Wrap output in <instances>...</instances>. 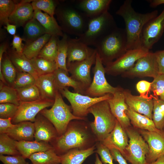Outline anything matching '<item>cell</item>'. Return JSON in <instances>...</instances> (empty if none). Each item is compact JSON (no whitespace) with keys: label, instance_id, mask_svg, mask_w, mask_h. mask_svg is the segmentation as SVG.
Masks as SVG:
<instances>
[{"label":"cell","instance_id":"6f0895ef","mask_svg":"<svg viewBox=\"0 0 164 164\" xmlns=\"http://www.w3.org/2000/svg\"><path fill=\"white\" fill-rule=\"evenodd\" d=\"M150 2V6L152 7H155L162 4H164V0H151Z\"/></svg>","mask_w":164,"mask_h":164},{"label":"cell","instance_id":"11a10c76","mask_svg":"<svg viewBox=\"0 0 164 164\" xmlns=\"http://www.w3.org/2000/svg\"><path fill=\"white\" fill-rule=\"evenodd\" d=\"M110 150L113 159L119 164H128L126 159L119 151L115 149Z\"/></svg>","mask_w":164,"mask_h":164},{"label":"cell","instance_id":"b9f144b4","mask_svg":"<svg viewBox=\"0 0 164 164\" xmlns=\"http://www.w3.org/2000/svg\"><path fill=\"white\" fill-rule=\"evenodd\" d=\"M58 39V36H51L40 52L38 56L55 61L57 53Z\"/></svg>","mask_w":164,"mask_h":164},{"label":"cell","instance_id":"836d02e7","mask_svg":"<svg viewBox=\"0 0 164 164\" xmlns=\"http://www.w3.org/2000/svg\"><path fill=\"white\" fill-rule=\"evenodd\" d=\"M28 159L32 164H61L60 156L56 153L54 148L33 154Z\"/></svg>","mask_w":164,"mask_h":164},{"label":"cell","instance_id":"4fadbf2b","mask_svg":"<svg viewBox=\"0 0 164 164\" xmlns=\"http://www.w3.org/2000/svg\"><path fill=\"white\" fill-rule=\"evenodd\" d=\"M164 30V9L158 15L144 26L140 36V47L149 51L160 39Z\"/></svg>","mask_w":164,"mask_h":164},{"label":"cell","instance_id":"ffe728a7","mask_svg":"<svg viewBox=\"0 0 164 164\" xmlns=\"http://www.w3.org/2000/svg\"><path fill=\"white\" fill-rule=\"evenodd\" d=\"M95 49L88 46L78 38L68 37L67 65L72 62L84 60L91 56Z\"/></svg>","mask_w":164,"mask_h":164},{"label":"cell","instance_id":"bcb514c9","mask_svg":"<svg viewBox=\"0 0 164 164\" xmlns=\"http://www.w3.org/2000/svg\"><path fill=\"white\" fill-rule=\"evenodd\" d=\"M151 91L154 97L164 101V74H159L152 82Z\"/></svg>","mask_w":164,"mask_h":164},{"label":"cell","instance_id":"94428289","mask_svg":"<svg viewBox=\"0 0 164 164\" xmlns=\"http://www.w3.org/2000/svg\"><path fill=\"white\" fill-rule=\"evenodd\" d=\"M163 132L164 133V128L162 130Z\"/></svg>","mask_w":164,"mask_h":164},{"label":"cell","instance_id":"3957f363","mask_svg":"<svg viewBox=\"0 0 164 164\" xmlns=\"http://www.w3.org/2000/svg\"><path fill=\"white\" fill-rule=\"evenodd\" d=\"M71 2L59 3L55 14L63 32L79 37L87 30L90 19Z\"/></svg>","mask_w":164,"mask_h":164},{"label":"cell","instance_id":"4316f807","mask_svg":"<svg viewBox=\"0 0 164 164\" xmlns=\"http://www.w3.org/2000/svg\"><path fill=\"white\" fill-rule=\"evenodd\" d=\"M34 18L36 19L44 29L46 33L51 36L63 37L64 33L54 17L42 11L35 10Z\"/></svg>","mask_w":164,"mask_h":164},{"label":"cell","instance_id":"ab89813d","mask_svg":"<svg viewBox=\"0 0 164 164\" xmlns=\"http://www.w3.org/2000/svg\"><path fill=\"white\" fill-rule=\"evenodd\" d=\"M0 84V103H12L18 106L20 101L16 90L10 86Z\"/></svg>","mask_w":164,"mask_h":164},{"label":"cell","instance_id":"484cf974","mask_svg":"<svg viewBox=\"0 0 164 164\" xmlns=\"http://www.w3.org/2000/svg\"><path fill=\"white\" fill-rule=\"evenodd\" d=\"M6 53L18 71L29 73L36 80L38 76L30 59L23 53H18L12 47H9Z\"/></svg>","mask_w":164,"mask_h":164},{"label":"cell","instance_id":"44dd1931","mask_svg":"<svg viewBox=\"0 0 164 164\" xmlns=\"http://www.w3.org/2000/svg\"><path fill=\"white\" fill-rule=\"evenodd\" d=\"M128 139L126 131L117 120L114 129L101 142L110 150H118L123 155L128 145Z\"/></svg>","mask_w":164,"mask_h":164},{"label":"cell","instance_id":"7bdbcfd3","mask_svg":"<svg viewBox=\"0 0 164 164\" xmlns=\"http://www.w3.org/2000/svg\"><path fill=\"white\" fill-rule=\"evenodd\" d=\"M15 1L12 0H0V26L9 23V19L16 6Z\"/></svg>","mask_w":164,"mask_h":164},{"label":"cell","instance_id":"8fae6325","mask_svg":"<svg viewBox=\"0 0 164 164\" xmlns=\"http://www.w3.org/2000/svg\"><path fill=\"white\" fill-rule=\"evenodd\" d=\"M159 74V68L155 53L149 51L139 59L133 67L121 75L123 77H151L155 78Z\"/></svg>","mask_w":164,"mask_h":164},{"label":"cell","instance_id":"6125c7cd","mask_svg":"<svg viewBox=\"0 0 164 164\" xmlns=\"http://www.w3.org/2000/svg\"></svg>","mask_w":164,"mask_h":164},{"label":"cell","instance_id":"f6af8a7d","mask_svg":"<svg viewBox=\"0 0 164 164\" xmlns=\"http://www.w3.org/2000/svg\"><path fill=\"white\" fill-rule=\"evenodd\" d=\"M36 82V79L31 74L25 72H18L12 87L16 89L35 84Z\"/></svg>","mask_w":164,"mask_h":164},{"label":"cell","instance_id":"603a6c76","mask_svg":"<svg viewBox=\"0 0 164 164\" xmlns=\"http://www.w3.org/2000/svg\"><path fill=\"white\" fill-rule=\"evenodd\" d=\"M32 1L25 0L17 3L14 11L9 18V23L17 27H24L34 17V10L30 3Z\"/></svg>","mask_w":164,"mask_h":164},{"label":"cell","instance_id":"7402d4cb","mask_svg":"<svg viewBox=\"0 0 164 164\" xmlns=\"http://www.w3.org/2000/svg\"><path fill=\"white\" fill-rule=\"evenodd\" d=\"M112 1L111 0H78L73 2L80 10L91 19L108 11Z\"/></svg>","mask_w":164,"mask_h":164},{"label":"cell","instance_id":"74e56055","mask_svg":"<svg viewBox=\"0 0 164 164\" xmlns=\"http://www.w3.org/2000/svg\"><path fill=\"white\" fill-rule=\"evenodd\" d=\"M152 100V120L156 128L162 131L164 128V101L153 96Z\"/></svg>","mask_w":164,"mask_h":164},{"label":"cell","instance_id":"1f68e13d","mask_svg":"<svg viewBox=\"0 0 164 164\" xmlns=\"http://www.w3.org/2000/svg\"><path fill=\"white\" fill-rule=\"evenodd\" d=\"M23 28L22 38L26 44L30 43L36 40L46 33L42 25L34 17Z\"/></svg>","mask_w":164,"mask_h":164},{"label":"cell","instance_id":"83f0119b","mask_svg":"<svg viewBox=\"0 0 164 164\" xmlns=\"http://www.w3.org/2000/svg\"><path fill=\"white\" fill-rule=\"evenodd\" d=\"M36 85L42 98L54 100L56 93L58 90L56 86L53 73L38 77Z\"/></svg>","mask_w":164,"mask_h":164},{"label":"cell","instance_id":"c3c4849f","mask_svg":"<svg viewBox=\"0 0 164 164\" xmlns=\"http://www.w3.org/2000/svg\"><path fill=\"white\" fill-rule=\"evenodd\" d=\"M18 106L12 103H0V118H12L16 113Z\"/></svg>","mask_w":164,"mask_h":164},{"label":"cell","instance_id":"680465c9","mask_svg":"<svg viewBox=\"0 0 164 164\" xmlns=\"http://www.w3.org/2000/svg\"><path fill=\"white\" fill-rule=\"evenodd\" d=\"M146 164H164V153L161 155L155 161Z\"/></svg>","mask_w":164,"mask_h":164},{"label":"cell","instance_id":"d6a6232c","mask_svg":"<svg viewBox=\"0 0 164 164\" xmlns=\"http://www.w3.org/2000/svg\"><path fill=\"white\" fill-rule=\"evenodd\" d=\"M18 71L8 56L5 54L0 62V80L4 83H8L12 86L16 78Z\"/></svg>","mask_w":164,"mask_h":164},{"label":"cell","instance_id":"f1b7e54d","mask_svg":"<svg viewBox=\"0 0 164 164\" xmlns=\"http://www.w3.org/2000/svg\"><path fill=\"white\" fill-rule=\"evenodd\" d=\"M17 149L25 159H28L32 154L44 151L53 148L48 143L34 141H16Z\"/></svg>","mask_w":164,"mask_h":164},{"label":"cell","instance_id":"7c38bea8","mask_svg":"<svg viewBox=\"0 0 164 164\" xmlns=\"http://www.w3.org/2000/svg\"><path fill=\"white\" fill-rule=\"evenodd\" d=\"M149 51L142 48L127 50L120 56L105 66V73L113 76L121 75L132 68L137 60Z\"/></svg>","mask_w":164,"mask_h":164},{"label":"cell","instance_id":"e0dca14e","mask_svg":"<svg viewBox=\"0 0 164 164\" xmlns=\"http://www.w3.org/2000/svg\"><path fill=\"white\" fill-rule=\"evenodd\" d=\"M138 130L148 145L149 151L146 156V162L152 163L164 153V133Z\"/></svg>","mask_w":164,"mask_h":164},{"label":"cell","instance_id":"52a82bcc","mask_svg":"<svg viewBox=\"0 0 164 164\" xmlns=\"http://www.w3.org/2000/svg\"><path fill=\"white\" fill-rule=\"evenodd\" d=\"M117 27L113 16L108 11L99 16L90 19L87 30L78 38L88 46H95Z\"/></svg>","mask_w":164,"mask_h":164},{"label":"cell","instance_id":"ba28073f","mask_svg":"<svg viewBox=\"0 0 164 164\" xmlns=\"http://www.w3.org/2000/svg\"><path fill=\"white\" fill-rule=\"evenodd\" d=\"M128 144L123 156L131 164H146L149 149L147 142L138 130L131 126L125 129Z\"/></svg>","mask_w":164,"mask_h":164},{"label":"cell","instance_id":"f5cc1de1","mask_svg":"<svg viewBox=\"0 0 164 164\" xmlns=\"http://www.w3.org/2000/svg\"><path fill=\"white\" fill-rule=\"evenodd\" d=\"M12 118H0V134L5 133L9 129L15 125L12 122Z\"/></svg>","mask_w":164,"mask_h":164},{"label":"cell","instance_id":"9a60e30c","mask_svg":"<svg viewBox=\"0 0 164 164\" xmlns=\"http://www.w3.org/2000/svg\"><path fill=\"white\" fill-rule=\"evenodd\" d=\"M97 51L86 59L80 61L71 63L67 65L68 72L71 77L81 83L87 88L90 85L92 79L91 76V70L95 62Z\"/></svg>","mask_w":164,"mask_h":164},{"label":"cell","instance_id":"cb8c5ba5","mask_svg":"<svg viewBox=\"0 0 164 164\" xmlns=\"http://www.w3.org/2000/svg\"><path fill=\"white\" fill-rule=\"evenodd\" d=\"M68 72L64 69L57 68L53 73L56 86L58 91L66 87H72L74 92L84 94L87 89L81 83L69 76Z\"/></svg>","mask_w":164,"mask_h":164},{"label":"cell","instance_id":"5b68a950","mask_svg":"<svg viewBox=\"0 0 164 164\" xmlns=\"http://www.w3.org/2000/svg\"><path fill=\"white\" fill-rule=\"evenodd\" d=\"M107 100L96 103L88 110L94 118V121L90 122V126L97 142L104 140L114 129L117 121Z\"/></svg>","mask_w":164,"mask_h":164},{"label":"cell","instance_id":"30bf717a","mask_svg":"<svg viewBox=\"0 0 164 164\" xmlns=\"http://www.w3.org/2000/svg\"><path fill=\"white\" fill-rule=\"evenodd\" d=\"M93 72V79L84 95L92 97H99L108 94H113L115 92L118 87L112 86L107 81L105 77V67L97 52Z\"/></svg>","mask_w":164,"mask_h":164},{"label":"cell","instance_id":"ac0fdd59","mask_svg":"<svg viewBox=\"0 0 164 164\" xmlns=\"http://www.w3.org/2000/svg\"><path fill=\"white\" fill-rule=\"evenodd\" d=\"M33 123L35 140L52 143L59 136L52 123L40 113Z\"/></svg>","mask_w":164,"mask_h":164},{"label":"cell","instance_id":"ee69618b","mask_svg":"<svg viewBox=\"0 0 164 164\" xmlns=\"http://www.w3.org/2000/svg\"><path fill=\"white\" fill-rule=\"evenodd\" d=\"M34 10L42 11L54 17L56 9L59 4L58 1L52 0H35L31 2Z\"/></svg>","mask_w":164,"mask_h":164},{"label":"cell","instance_id":"277c9868","mask_svg":"<svg viewBox=\"0 0 164 164\" xmlns=\"http://www.w3.org/2000/svg\"><path fill=\"white\" fill-rule=\"evenodd\" d=\"M127 42L125 29L118 27L101 40L95 47L103 64L105 66L125 53Z\"/></svg>","mask_w":164,"mask_h":164},{"label":"cell","instance_id":"e575fe53","mask_svg":"<svg viewBox=\"0 0 164 164\" xmlns=\"http://www.w3.org/2000/svg\"><path fill=\"white\" fill-rule=\"evenodd\" d=\"M51 36L46 33L36 40L24 45L22 53L29 59L38 56L40 52Z\"/></svg>","mask_w":164,"mask_h":164},{"label":"cell","instance_id":"5bb4252c","mask_svg":"<svg viewBox=\"0 0 164 164\" xmlns=\"http://www.w3.org/2000/svg\"><path fill=\"white\" fill-rule=\"evenodd\" d=\"M54 101L53 100L42 98L32 101H20L12 122L13 124L25 121L34 122L38 114L43 110L52 106Z\"/></svg>","mask_w":164,"mask_h":164},{"label":"cell","instance_id":"4dcf8cb0","mask_svg":"<svg viewBox=\"0 0 164 164\" xmlns=\"http://www.w3.org/2000/svg\"><path fill=\"white\" fill-rule=\"evenodd\" d=\"M96 145V144H95ZM95 145L86 149H74L60 155L61 164H82L89 156L95 152Z\"/></svg>","mask_w":164,"mask_h":164},{"label":"cell","instance_id":"91938a15","mask_svg":"<svg viewBox=\"0 0 164 164\" xmlns=\"http://www.w3.org/2000/svg\"><path fill=\"white\" fill-rule=\"evenodd\" d=\"M95 164H103L101 161L100 160L98 155L96 153L95 155Z\"/></svg>","mask_w":164,"mask_h":164},{"label":"cell","instance_id":"9f6ffc18","mask_svg":"<svg viewBox=\"0 0 164 164\" xmlns=\"http://www.w3.org/2000/svg\"><path fill=\"white\" fill-rule=\"evenodd\" d=\"M16 27L15 25L9 23H8L4 26V28L6 30L8 33L10 35L13 36L15 35Z\"/></svg>","mask_w":164,"mask_h":164},{"label":"cell","instance_id":"681fc988","mask_svg":"<svg viewBox=\"0 0 164 164\" xmlns=\"http://www.w3.org/2000/svg\"><path fill=\"white\" fill-rule=\"evenodd\" d=\"M152 82L142 80L136 84V90L139 94V96L145 98H152L153 96L149 95L151 91Z\"/></svg>","mask_w":164,"mask_h":164},{"label":"cell","instance_id":"f35d334b","mask_svg":"<svg viewBox=\"0 0 164 164\" xmlns=\"http://www.w3.org/2000/svg\"><path fill=\"white\" fill-rule=\"evenodd\" d=\"M16 141L6 133L0 134V155H21L17 149Z\"/></svg>","mask_w":164,"mask_h":164},{"label":"cell","instance_id":"8d00e7d4","mask_svg":"<svg viewBox=\"0 0 164 164\" xmlns=\"http://www.w3.org/2000/svg\"><path fill=\"white\" fill-rule=\"evenodd\" d=\"M68 37L64 33L61 39H58L57 50L55 62L58 68L68 71L67 60L68 51Z\"/></svg>","mask_w":164,"mask_h":164},{"label":"cell","instance_id":"6da1fadb","mask_svg":"<svg viewBox=\"0 0 164 164\" xmlns=\"http://www.w3.org/2000/svg\"><path fill=\"white\" fill-rule=\"evenodd\" d=\"M97 142L87 120H75L70 122L64 133L51 143L60 155L72 149L89 148Z\"/></svg>","mask_w":164,"mask_h":164},{"label":"cell","instance_id":"7dc6e473","mask_svg":"<svg viewBox=\"0 0 164 164\" xmlns=\"http://www.w3.org/2000/svg\"><path fill=\"white\" fill-rule=\"evenodd\" d=\"M95 152L101 158L103 164H114L113 159L110 149L101 142H97L95 145Z\"/></svg>","mask_w":164,"mask_h":164},{"label":"cell","instance_id":"9c48e42d","mask_svg":"<svg viewBox=\"0 0 164 164\" xmlns=\"http://www.w3.org/2000/svg\"><path fill=\"white\" fill-rule=\"evenodd\" d=\"M62 96L65 97L70 104L73 114L75 116L86 118L89 113V109L92 106L99 102L107 100L110 98L112 94H106L99 97H92L78 93L72 92L68 87L59 91Z\"/></svg>","mask_w":164,"mask_h":164},{"label":"cell","instance_id":"d590c367","mask_svg":"<svg viewBox=\"0 0 164 164\" xmlns=\"http://www.w3.org/2000/svg\"><path fill=\"white\" fill-rule=\"evenodd\" d=\"M30 60L38 77L53 73L58 68L55 61L38 56Z\"/></svg>","mask_w":164,"mask_h":164},{"label":"cell","instance_id":"d4e9b609","mask_svg":"<svg viewBox=\"0 0 164 164\" xmlns=\"http://www.w3.org/2000/svg\"><path fill=\"white\" fill-rule=\"evenodd\" d=\"M5 133L17 141H33L35 133L34 123L30 121H25L15 124Z\"/></svg>","mask_w":164,"mask_h":164},{"label":"cell","instance_id":"7a4b0ae2","mask_svg":"<svg viewBox=\"0 0 164 164\" xmlns=\"http://www.w3.org/2000/svg\"><path fill=\"white\" fill-rule=\"evenodd\" d=\"M132 2L125 0L116 12L125 22L127 50L141 48L140 36L144 26L158 14L157 10L146 13L137 12L132 7Z\"/></svg>","mask_w":164,"mask_h":164},{"label":"cell","instance_id":"f907efd6","mask_svg":"<svg viewBox=\"0 0 164 164\" xmlns=\"http://www.w3.org/2000/svg\"><path fill=\"white\" fill-rule=\"evenodd\" d=\"M21 155L12 156L0 155V160L4 164H29Z\"/></svg>","mask_w":164,"mask_h":164},{"label":"cell","instance_id":"f546056e","mask_svg":"<svg viewBox=\"0 0 164 164\" xmlns=\"http://www.w3.org/2000/svg\"><path fill=\"white\" fill-rule=\"evenodd\" d=\"M131 124L136 129L164 133L155 127L152 119L132 110L129 108L126 111Z\"/></svg>","mask_w":164,"mask_h":164},{"label":"cell","instance_id":"d6986e66","mask_svg":"<svg viewBox=\"0 0 164 164\" xmlns=\"http://www.w3.org/2000/svg\"><path fill=\"white\" fill-rule=\"evenodd\" d=\"M126 103L132 110L152 119L153 107L152 98H145L133 95L129 89H124Z\"/></svg>","mask_w":164,"mask_h":164},{"label":"cell","instance_id":"816d5d0a","mask_svg":"<svg viewBox=\"0 0 164 164\" xmlns=\"http://www.w3.org/2000/svg\"><path fill=\"white\" fill-rule=\"evenodd\" d=\"M23 41L22 38L17 35L13 36L11 44L12 48L17 52L22 53L23 49L24 46L22 43Z\"/></svg>","mask_w":164,"mask_h":164},{"label":"cell","instance_id":"db71d44e","mask_svg":"<svg viewBox=\"0 0 164 164\" xmlns=\"http://www.w3.org/2000/svg\"><path fill=\"white\" fill-rule=\"evenodd\" d=\"M158 64L159 74H164V50L155 52Z\"/></svg>","mask_w":164,"mask_h":164},{"label":"cell","instance_id":"60d3db41","mask_svg":"<svg viewBox=\"0 0 164 164\" xmlns=\"http://www.w3.org/2000/svg\"><path fill=\"white\" fill-rule=\"evenodd\" d=\"M16 90L20 102L32 101L42 98L36 84Z\"/></svg>","mask_w":164,"mask_h":164},{"label":"cell","instance_id":"2e32d148","mask_svg":"<svg viewBox=\"0 0 164 164\" xmlns=\"http://www.w3.org/2000/svg\"><path fill=\"white\" fill-rule=\"evenodd\" d=\"M112 97L107 100L111 112L125 130L131 126L130 119L126 111L128 107L126 103L124 89L117 86Z\"/></svg>","mask_w":164,"mask_h":164},{"label":"cell","instance_id":"8992f818","mask_svg":"<svg viewBox=\"0 0 164 164\" xmlns=\"http://www.w3.org/2000/svg\"><path fill=\"white\" fill-rule=\"evenodd\" d=\"M72 112L71 106L68 105L64 102L61 94L58 91L51 108L49 109L46 108L40 113L52 123L59 136L66 131L71 121L75 120H87L86 118H81L75 116Z\"/></svg>","mask_w":164,"mask_h":164}]
</instances>
